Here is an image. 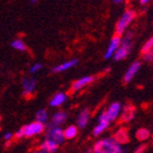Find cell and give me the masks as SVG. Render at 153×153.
Wrapping results in <instances>:
<instances>
[{
    "label": "cell",
    "instance_id": "cell-11",
    "mask_svg": "<svg viewBox=\"0 0 153 153\" xmlns=\"http://www.w3.org/2000/svg\"><path fill=\"white\" fill-rule=\"evenodd\" d=\"M23 88H24V93L28 94L34 90L36 88V79L30 78V77H24L23 79Z\"/></svg>",
    "mask_w": 153,
    "mask_h": 153
},
{
    "label": "cell",
    "instance_id": "cell-22",
    "mask_svg": "<svg viewBox=\"0 0 153 153\" xmlns=\"http://www.w3.org/2000/svg\"><path fill=\"white\" fill-rule=\"evenodd\" d=\"M11 46H12L13 48L17 49V51H26V45L21 40H14V41L11 43Z\"/></svg>",
    "mask_w": 153,
    "mask_h": 153
},
{
    "label": "cell",
    "instance_id": "cell-6",
    "mask_svg": "<svg viewBox=\"0 0 153 153\" xmlns=\"http://www.w3.org/2000/svg\"><path fill=\"white\" fill-rule=\"evenodd\" d=\"M24 131H25V137H31V136L38 135V134L43 132L44 124L36 121V122H32L24 126Z\"/></svg>",
    "mask_w": 153,
    "mask_h": 153
},
{
    "label": "cell",
    "instance_id": "cell-29",
    "mask_svg": "<svg viewBox=\"0 0 153 153\" xmlns=\"http://www.w3.org/2000/svg\"><path fill=\"white\" fill-rule=\"evenodd\" d=\"M149 2V1H148V0H141V1H140V4H146V3H148Z\"/></svg>",
    "mask_w": 153,
    "mask_h": 153
},
{
    "label": "cell",
    "instance_id": "cell-21",
    "mask_svg": "<svg viewBox=\"0 0 153 153\" xmlns=\"http://www.w3.org/2000/svg\"><path fill=\"white\" fill-rule=\"evenodd\" d=\"M149 136H150V133H149V131L147 128H140V130H138L137 133H136V138L140 141L148 139Z\"/></svg>",
    "mask_w": 153,
    "mask_h": 153
},
{
    "label": "cell",
    "instance_id": "cell-26",
    "mask_svg": "<svg viewBox=\"0 0 153 153\" xmlns=\"http://www.w3.org/2000/svg\"><path fill=\"white\" fill-rule=\"evenodd\" d=\"M15 136L17 138H22V137H24L25 136V131H24V128H19V130L16 132V134H15Z\"/></svg>",
    "mask_w": 153,
    "mask_h": 153
},
{
    "label": "cell",
    "instance_id": "cell-31",
    "mask_svg": "<svg viewBox=\"0 0 153 153\" xmlns=\"http://www.w3.org/2000/svg\"><path fill=\"white\" fill-rule=\"evenodd\" d=\"M34 153H47V152H45V151H43V150H40V151H36V152H34Z\"/></svg>",
    "mask_w": 153,
    "mask_h": 153
},
{
    "label": "cell",
    "instance_id": "cell-12",
    "mask_svg": "<svg viewBox=\"0 0 153 153\" xmlns=\"http://www.w3.org/2000/svg\"><path fill=\"white\" fill-rule=\"evenodd\" d=\"M91 82H93V77H91V76L82 77V78L78 79V80H76V82L73 84V86H72V90H73V91H77V90L84 88L85 86H87V85L90 84Z\"/></svg>",
    "mask_w": 153,
    "mask_h": 153
},
{
    "label": "cell",
    "instance_id": "cell-10",
    "mask_svg": "<svg viewBox=\"0 0 153 153\" xmlns=\"http://www.w3.org/2000/svg\"><path fill=\"white\" fill-rule=\"evenodd\" d=\"M120 110H121L120 103H118V102L112 103L109 107H108V109L106 110V114H107V116H108V119H109L110 121L115 120L116 118H117V116L119 115Z\"/></svg>",
    "mask_w": 153,
    "mask_h": 153
},
{
    "label": "cell",
    "instance_id": "cell-4",
    "mask_svg": "<svg viewBox=\"0 0 153 153\" xmlns=\"http://www.w3.org/2000/svg\"><path fill=\"white\" fill-rule=\"evenodd\" d=\"M131 46H132V45H131V41H128V40H125V39H124V40L122 41L121 46L119 47V49H118V51L115 53V55H114V60H115V61H119V60H122V59H124L125 57L130 54Z\"/></svg>",
    "mask_w": 153,
    "mask_h": 153
},
{
    "label": "cell",
    "instance_id": "cell-5",
    "mask_svg": "<svg viewBox=\"0 0 153 153\" xmlns=\"http://www.w3.org/2000/svg\"><path fill=\"white\" fill-rule=\"evenodd\" d=\"M109 122H110V120L108 119V116H107V114H106V111L102 112L99 118V123H97V126L93 128V135L99 136L100 134H102V133L107 128Z\"/></svg>",
    "mask_w": 153,
    "mask_h": 153
},
{
    "label": "cell",
    "instance_id": "cell-8",
    "mask_svg": "<svg viewBox=\"0 0 153 153\" xmlns=\"http://www.w3.org/2000/svg\"><path fill=\"white\" fill-rule=\"evenodd\" d=\"M135 116V107L132 105H125L121 112V121L128 122L131 121Z\"/></svg>",
    "mask_w": 153,
    "mask_h": 153
},
{
    "label": "cell",
    "instance_id": "cell-24",
    "mask_svg": "<svg viewBox=\"0 0 153 153\" xmlns=\"http://www.w3.org/2000/svg\"><path fill=\"white\" fill-rule=\"evenodd\" d=\"M41 68H42V64L41 63H36V64H34V65L32 66L30 69V73H36V72L39 71V70H41Z\"/></svg>",
    "mask_w": 153,
    "mask_h": 153
},
{
    "label": "cell",
    "instance_id": "cell-16",
    "mask_svg": "<svg viewBox=\"0 0 153 153\" xmlns=\"http://www.w3.org/2000/svg\"><path fill=\"white\" fill-rule=\"evenodd\" d=\"M65 119H66L65 112L64 111H58V112H56V114H54V116H53V118H51V122H53V124L54 125L59 126L60 124L64 123Z\"/></svg>",
    "mask_w": 153,
    "mask_h": 153
},
{
    "label": "cell",
    "instance_id": "cell-23",
    "mask_svg": "<svg viewBox=\"0 0 153 153\" xmlns=\"http://www.w3.org/2000/svg\"><path fill=\"white\" fill-rule=\"evenodd\" d=\"M152 48H153V36L152 38H150L148 41L146 42V44L143 46L141 53H143V54H147V53H149V51H152Z\"/></svg>",
    "mask_w": 153,
    "mask_h": 153
},
{
    "label": "cell",
    "instance_id": "cell-30",
    "mask_svg": "<svg viewBox=\"0 0 153 153\" xmlns=\"http://www.w3.org/2000/svg\"><path fill=\"white\" fill-rule=\"evenodd\" d=\"M121 2H122L121 0H115V1H114V3H118V4H119V3H121Z\"/></svg>",
    "mask_w": 153,
    "mask_h": 153
},
{
    "label": "cell",
    "instance_id": "cell-20",
    "mask_svg": "<svg viewBox=\"0 0 153 153\" xmlns=\"http://www.w3.org/2000/svg\"><path fill=\"white\" fill-rule=\"evenodd\" d=\"M47 112H46L45 109H40L38 112L36 114V122H40L42 123V124H44V123L47 121Z\"/></svg>",
    "mask_w": 153,
    "mask_h": 153
},
{
    "label": "cell",
    "instance_id": "cell-3",
    "mask_svg": "<svg viewBox=\"0 0 153 153\" xmlns=\"http://www.w3.org/2000/svg\"><path fill=\"white\" fill-rule=\"evenodd\" d=\"M64 138H65L64 137V131H62L59 126L54 125L53 123L47 125V130H46V139L47 140H51L59 145L63 141Z\"/></svg>",
    "mask_w": 153,
    "mask_h": 153
},
{
    "label": "cell",
    "instance_id": "cell-27",
    "mask_svg": "<svg viewBox=\"0 0 153 153\" xmlns=\"http://www.w3.org/2000/svg\"><path fill=\"white\" fill-rule=\"evenodd\" d=\"M146 148H147V146H146V145L139 146V147H138V148L135 150V152H134V153H143V151L146 150Z\"/></svg>",
    "mask_w": 153,
    "mask_h": 153
},
{
    "label": "cell",
    "instance_id": "cell-14",
    "mask_svg": "<svg viewBox=\"0 0 153 153\" xmlns=\"http://www.w3.org/2000/svg\"><path fill=\"white\" fill-rule=\"evenodd\" d=\"M88 121H89V111L87 109L82 110L78 115V118H77V125L79 128H84L87 125Z\"/></svg>",
    "mask_w": 153,
    "mask_h": 153
},
{
    "label": "cell",
    "instance_id": "cell-9",
    "mask_svg": "<svg viewBox=\"0 0 153 153\" xmlns=\"http://www.w3.org/2000/svg\"><path fill=\"white\" fill-rule=\"evenodd\" d=\"M139 69H140V62H139V61L134 62V63H133L132 65L128 68V70L126 71V73H125L124 82H130L131 80H132L133 77L135 76L136 73L139 71Z\"/></svg>",
    "mask_w": 153,
    "mask_h": 153
},
{
    "label": "cell",
    "instance_id": "cell-17",
    "mask_svg": "<svg viewBox=\"0 0 153 153\" xmlns=\"http://www.w3.org/2000/svg\"><path fill=\"white\" fill-rule=\"evenodd\" d=\"M118 143H126L128 141V132L124 130V128H121L115 134V137H114Z\"/></svg>",
    "mask_w": 153,
    "mask_h": 153
},
{
    "label": "cell",
    "instance_id": "cell-7",
    "mask_svg": "<svg viewBox=\"0 0 153 153\" xmlns=\"http://www.w3.org/2000/svg\"><path fill=\"white\" fill-rule=\"evenodd\" d=\"M121 44H122V41H121L120 36H114V38L111 39V41H110L107 51H106V53H105L104 58L107 59V58H109V57H111L112 55H115V53L119 49V47L121 46Z\"/></svg>",
    "mask_w": 153,
    "mask_h": 153
},
{
    "label": "cell",
    "instance_id": "cell-18",
    "mask_svg": "<svg viewBox=\"0 0 153 153\" xmlns=\"http://www.w3.org/2000/svg\"><path fill=\"white\" fill-rule=\"evenodd\" d=\"M58 146L59 145L53 143V141L45 139V141H44V143L41 145V150L45 151V152H47V153H48V152L49 153H53V152H55L57 149H58Z\"/></svg>",
    "mask_w": 153,
    "mask_h": 153
},
{
    "label": "cell",
    "instance_id": "cell-15",
    "mask_svg": "<svg viewBox=\"0 0 153 153\" xmlns=\"http://www.w3.org/2000/svg\"><path fill=\"white\" fill-rule=\"evenodd\" d=\"M65 99H66V95L64 94V93H62V92H58V93H57V94H55L54 97L51 99L49 105H51V107H57V106H60V105H61L62 103L65 101Z\"/></svg>",
    "mask_w": 153,
    "mask_h": 153
},
{
    "label": "cell",
    "instance_id": "cell-1",
    "mask_svg": "<svg viewBox=\"0 0 153 153\" xmlns=\"http://www.w3.org/2000/svg\"><path fill=\"white\" fill-rule=\"evenodd\" d=\"M94 153H122L120 143L115 138H104L94 145Z\"/></svg>",
    "mask_w": 153,
    "mask_h": 153
},
{
    "label": "cell",
    "instance_id": "cell-28",
    "mask_svg": "<svg viewBox=\"0 0 153 153\" xmlns=\"http://www.w3.org/2000/svg\"><path fill=\"white\" fill-rule=\"evenodd\" d=\"M12 137H13L12 133H5V134H4V139H5V140H9V139H11Z\"/></svg>",
    "mask_w": 153,
    "mask_h": 153
},
{
    "label": "cell",
    "instance_id": "cell-25",
    "mask_svg": "<svg viewBox=\"0 0 153 153\" xmlns=\"http://www.w3.org/2000/svg\"><path fill=\"white\" fill-rule=\"evenodd\" d=\"M145 60L146 61H152L153 60V51H149L147 54H145Z\"/></svg>",
    "mask_w": 153,
    "mask_h": 153
},
{
    "label": "cell",
    "instance_id": "cell-19",
    "mask_svg": "<svg viewBox=\"0 0 153 153\" xmlns=\"http://www.w3.org/2000/svg\"><path fill=\"white\" fill-rule=\"evenodd\" d=\"M77 134V128L74 125H70L69 128L64 130V137L66 139H71V138H74Z\"/></svg>",
    "mask_w": 153,
    "mask_h": 153
},
{
    "label": "cell",
    "instance_id": "cell-32",
    "mask_svg": "<svg viewBox=\"0 0 153 153\" xmlns=\"http://www.w3.org/2000/svg\"><path fill=\"white\" fill-rule=\"evenodd\" d=\"M87 153H92V151H91V150H90V149H89V150H87Z\"/></svg>",
    "mask_w": 153,
    "mask_h": 153
},
{
    "label": "cell",
    "instance_id": "cell-13",
    "mask_svg": "<svg viewBox=\"0 0 153 153\" xmlns=\"http://www.w3.org/2000/svg\"><path fill=\"white\" fill-rule=\"evenodd\" d=\"M76 63H77V60H76V59H74V60H70V61L64 62V63L60 64V65L55 66V68L53 70H51V71H53V73H59V72L66 71V70L71 69L72 66H74Z\"/></svg>",
    "mask_w": 153,
    "mask_h": 153
},
{
    "label": "cell",
    "instance_id": "cell-2",
    "mask_svg": "<svg viewBox=\"0 0 153 153\" xmlns=\"http://www.w3.org/2000/svg\"><path fill=\"white\" fill-rule=\"evenodd\" d=\"M136 13L133 9H128V11H125L123 13V15L120 17V19L118 21L117 26H116V31H117V36H120L121 34H123L124 30L126 29L128 25H130L131 22L135 18Z\"/></svg>",
    "mask_w": 153,
    "mask_h": 153
}]
</instances>
